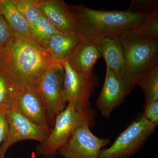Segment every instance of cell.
Returning <instances> with one entry per match:
<instances>
[{
	"label": "cell",
	"instance_id": "1",
	"mask_svg": "<svg viewBox=\"0 0 158 158\" xmlns=\"http://www.w3.org/2000/svg\"><path fill=\"white\" fill-rule=\"evenodd\" d=\"M53 62L48 51L31 38L15 36L0 49V70L12 91L36 86Z\"/></svg>",
	"mask_w": 158,
	"mask_h": 158
},
{
	"label": "cell",
	"instance_id": "2",
	"mask_svg": "<svg viewBox=\"0 0 158 158\" xmlns=\"http://www.w3.org/2000/svg\"><path fill=\"white\" fill-rule=\"evenodd\" d=\"M69 6L77 33L94 41L106 35H119L135 31L152 14L128 9L125 11H107L94 10L83 5Z\"/></svg>",
	"mask_w": 158,
	"mask_h": 158
},
{
	"label": "cell",
	"instance_id": "3",
	"mask_svg": "<svg viewBox=\"0 0 158 158\" xmlns=\"http://www.w3.org/2000/svg\"><path fill=\"white\" fill-rule=\"evenodd\" d=\"M124 49L126 65L123 81L128 94L138 79L158 65V40L152 39L136 31L119 35Z\"/></svg>",
	"mask_w": 158,
	"mask_h": 158
},
{
	"label": "cell",
	"instance_id": "4",
	"mask_svg": "<svg viewBox=\"0 0 158 158\" xmlns=\"http://www.w3.org/2000/svg\"><path fill=\"white\" fill-rule=\"evenodd\" d=\"M68 103L65 110L56 117L54 129L45 141L37 146L36 151L38 155L45 158L53 157L77 127L88 125L91 128L95 124L96 113L94 110L90 108L78 111L73 102Z\"/></svg>",
	"mask_w": 158,
	"mask_h": 158
},
{
	"label": "cell",
	"instance_id": "5",
	"mask_svg": "<svg viewBox=\"0 0 158 158\" xmlns=\"http://www.w3.org/2000/svg\"><path fill=\"white\" fill-rule=\"evenodd\" d=\"M156 126L142 114L117 137L113 144L103 148L99 158H129L140 150Z\"/></svg>",
	"mask_w": 158,
	"mask_h": 158
},
{
	"label": "cell",
	"instance_id": "6",
	"mask_svg": "<svg viewBox=\"0 0 158 158\" xmlns=\"http://www.w3.org/2000/svg\"><path fill=\"white\" fill-rule=\"evenodd\" d=\"M64 77L63 64L53 62L36 85L44 104L48 124L55 121L65 109L67 103L63 96Z\"/></svg>",
	"mask_w": 158,
	"mask_h": 158
},
{
	"label": "cell",
	"instance_id": "7",
	"mask_svg": "<svg viewBox=\"0 0 158 158\" xmlns=\"http://www.w3.org/2000/svg\"><path fill=\"white\" fill-rule=\"evenodd\" d=\"M63 65V93L65 102H73L78 111L90 109V98L99 85L97 77L94 73L88 77L79 74L70 67L67 61Z\"/></svg>",
	"mask_w": 158,
	"mask_h": 158
},
{
	"label": "cell",
	"instance_id": "8",
	"mask_svg": "<svg viewBox=\"0 0 158 158\" xmlns=\"http://www.w3.org/2000/svg\"><path fill=\"white\" fill-rule=\"evenodd\" d=\"M84 125L77 128L58 153L63 158H99L104 147L110 143L109 138H100Z\"/></svg>",
	"mask_w": 158,
	"mask_h": 158
},
{
	"label": "cell",
	"instance_id": "9",
	"mask_svg": "<svg viewBox=\"0 0 158 158\" xmlns=\"http://www.w3.org/2000/svg\"><path fill=\"white\" fill-rule=\"evenodd\" d=\"M9 134L2 144L0 157L5 156L7 149L18 141L32 140L41 143L49 135V131L28 119L14 106L6 114Z\"/></svg>",
	"mask_w": 158,
	"mask_h": 158
},
{
	"label": "cell",
	"instance_id": "10",
	"mask_svg": "<svg viewBox=\"0 0 158 158\" xmlns=\"http://www.w3.org/2000/svg\"><path fill=\"white\" fill-rule=\"evenodd\" d=\"M14 106L28 119L49 130L44 104L36 86L13 91Z\"/></svg>",
	"mask_w": 158,
	"mask_h": 158
},
{
	"label": "cell",
	"instance_id": "11",
	"mask_svg": "<svg viewBox=\"0 0 158 158\" xmlns=\"http://www.w3.org/2000/svg\"><path fill=\"white\" fill-rule=\"evenodd\" d=\"M128 95L122 79L106 67L104 83L96 101L97 107L102 116L109 118Z\"/></svg>",
	"mask_w": 158,
	"mask_h": 158
},
{
	"label": "cell",
	"instance_id": "12",
	"mask_svg": "<svg viewBox=\"0 0 158 158\" xmlns=\"http://www.w3.org/2000/svg\"><path fill=\"white\" fill-rule=\"evenodd\" d=\"M40 15L63 34L76 33L69 6L62 0H35Z\"/></svg>",
	"mask_w": 158,
	"mask_h": 158
},
{
	"label": "cell",
	"instance_id": "13",
	"mask_svg": "<svg viewBox=\"0 0 158 158\" xmlns=\"http://www.w3.org/2000/svg\"><path fill=\"white\" fill-rule=\"evenodd\" d=\"M101 57L95 41L82 37L81 42L67 61L77 73L88 77L94 73V65Z\"/></svg>",
	"mask_w": 158,
	"mask_h": 158
},
{
	"label": "cell",
	"instance_id": "14",
	"mask_svg": "<svg viewBox=\"0 0 158 158\" xmlns=\"http://www.w3.org/2000/svg\"><path fill=\"white\" fill-rule=\"evenodd\" d=\"M94 41L105 59L106 67L123 80L125 69V55L119 35H106Z\"/></svg>",
	"mask_w": 158,
	"mask_h": 158
},
{
	"label": "cell",
	"instance_id": "15",
	"mask_svg": "<svg viewBox=\"0 0 158 158\" xmlns=\"http://www.w3.org/2000/svg\"><path fill=\"white\" fill-rule=\"evenodd\" d=\"M81 39V36L77 32L72 34L57 33L51 37L47 50L54 62L63 64Z\"/></svg>",
	"mask_w": 158,
	"mask_h": 158
},
{
	"label": "cell",
	"instance_id": "16",
	"mask_svg": "<svg viewBox=\"0 0 158 158\" xmlns=\"http://www.w3.org/2000/svg\"><path fill=\"white\" fill-rule=\"evenodd\" d=\"M0 14L17 37L31 38V27L12 0H0Z\"/></svg>",
	"mask_w": 158,
	"mask_h": 158
},
{
	"label": "cell",
	"instance_id": "17",
	"mask_svg": "<svg viewBox=\"0 0 158 158\" xmlns=\"http://www.w3.org/2000/svg\"><path fill=\"white\" fill-rule=\"evenodd\" d=\"M136 85L144 92V104L158 101V65L142 76L137 81Z\"/></svg>",
	"mask_w": 158,
	"mask_h": 158
},
{
	"label": "cell",
	"instance_id": "18",
	"mask_svg": "<svg viewBox=\"0 0 158 158\" xmlns=\"http://www.w3.org/2000/svg\"><path fill=\"white\" fill-rule=\"evenodd\" d=\"M31 30L32 39L46 49L52 36L60 33L41 15L31 27Z\"/></svg>",
	"mask_w": 158,
	"mask_h": 158
},
{
	"label": "cell",
	"instance_id": "19",
	"mask_svg": "<svg viewBox=\"0 0 158 158\" xmlns=\"http://www.w3.org/2000/svg\"><path fill=\"white\" fill-rule=\"evenodd\" d=\"M14 106L13 91L0 70V113L6 115Z\"/></svg>",
	"mask_w": 158,
	"mask_h": 158
},
{
	"label": "cell",
	"instance_id": "20",
	"mask_svg": "<svg viewBox=\"0 0 158 158\" xmlns=\"http://www.w3.org/2000/svg\"><path fill=\"white\" fill-rule=\"evenodd\" d=\"M14 5L30 27H32L40 15L35 0H12Z\"/></svg>",
	"mask_w": 158,
	"mask_h": 158
},
{
	"label": "cell",
	"instance_id": "21",
	"mask_svg": "<svg viewBox=\"0 0 158 158\" xmlns=\"http://www.w3.org/2000/svg\"><path fill=\"white\" fill-rule=\"evenodd\" d=\"M135 31L150 38L158 40V11L149 15Z\"/></svg>",
	"mask_w": 158,
	"mask_h": 158
},
{
	"label": "cell",
	"instance_id": "22",
	"mask_svg": "<svg viewBox=\"0 0 158 158\" xmlns=\"http://www.w3.org/2000/svg\"><path fill=\"white\" fill-rule=\"evenodd\" d=\"M128 9L141 13L152 14L158 11V1L156 0H133Z\"/></svg>",
	"mask_w": 158,
	"mask_h": 158
},
{
	"label": "cell",
	"instance_id": "23",
	"mask_svg": "<svg viewBox=\"0 0 158 158\" xmlns=\"http://www.w3.org/2000/svg\"><path fill=\"white\" fill-rule=\"evenodd\" d=\"M15 36L13 31L0 14V49Z\"/></svg>",
	"mask_w": 158,
	"mask_h": 158
},
{
	"label": "cell",
	"instance_id": "24",
	"mask_svg": "<svg viewBox=\"0 0 158 158\" xmlns=\"http://www.w3.org/2000/svg\"><path fill=\"white\" fill-rule=\"evenodd\" d=\"M143 115L155 125H158V101L144 104Z\"/></svg>",
	"mask_w": 158,
	"mask_h": 158
},
{
	"label": "cell",
	"instance_id": "25",
	"mask_svg": "<svg viewBox=\"0 0 158 158\" xmlns=\"http://www.w3.org/2000/svg\"><path fill=\"white\" fill-rule=\"evenodd\" d=\"M9 127L6 115L0 113V150L9 134Z\"/></svg>",
	"mask_w": 158,
	"mask_h": 158
},
{
	"label": "cell",
	"instance_id": "26",
	"mask_svg": "<svg viewBox=\"0 0 158 158\" xmlns=\"http://www.w3.org/2000/svg\"><path fill=\"white\" fill-rule=\"evenodd\" d=\"M0 158H5V156L1 157H0Z\"/></svg>",
	"mask_w": 158,
	"mask_h": 158
}]
</instances>
